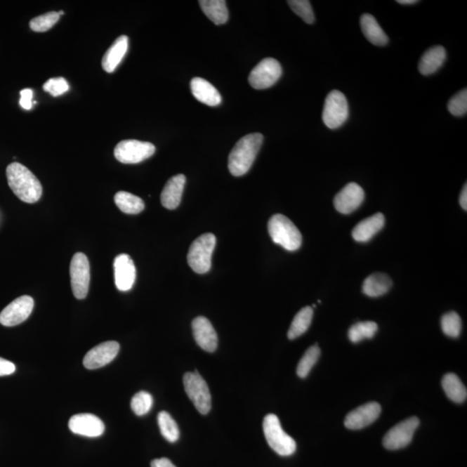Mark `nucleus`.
<instances>
[{
	"label": "nucleus",
	"instance_id": "obj_27",
	"mask_svg": "<svg viewBox=\"0 0 467 467\" xmlns=\"http://www.w3.org/2000/svg\"><path fill=\"white\" fill-rule=\"evenodd\" d=\"M442 387L447 397L457 403L464 402L467 397L466 388L454 373H447L442 379Z\"/></svg>",
	"mask_w": 467,
	"mask_h": 467
},
{
	"label": "nucleus",
	"instance_id": "obj_43",
	"mask_svg": "<svg viewBox=\"0 0 467 467\" xmlns=\"http://www.w3.org/2000/svg\"><path fill=\"white\" fill-rule=\"evenodd\" d=\"M397 2L401 5H414V4L418 3L416 0H398Z\"/></svg>",
	"mask_w": 467,
	"mask_h": 467
},
{
	"label": "nucleus",
	"instance_id": "obj_26",
	"mask_svg": "<svg viewBox=\"0 0 467 467\" xmlns=\"http://www.w3.org/2000/svg\"><path fill=\"white\" fill-rule=\"evenodd\" d=\"M202 11L216 25L225 24L229 20L226 2L224 0H201Z\"/></svg>",
	"mask_w": 467,
	"mask_h": 467
},
{
	"label": "nucleus",
	"instance_id": "obj_4",
	"mask_svg": "<svg viewBox=\"0 0 467 467\" xmlns=\"http://www.w3.org/2000/svg\"><path fill=\"white\" fill-rule=\"evenodd\" d=\"M263 431L268 444L279 455L290 456L296 451V442L283 430L279 418L275 414H269L264 418Z\"/></svg>",
	"mask_w": 467,
	"mask_h": 467
},
{
	"label": "nucleus",
	"instance_id": "obj_33",
	"mask_svg": "<svg viewBox=\"0 0 467 467\" xmlns=\"http://www.w3.org/2000/svg\"><path fill=\"white\" fill-rule=\"evenodd\" d=\"M442 329L448 337L458 338L462 330L461 317L455 312L446 313L442 319Z\"/></svg>",
	"mask_w": 467,
	"mask_h": 467
},
{
	"label": "nucleus",
	"instance_id": "obj_35",
	"mask_svg": "<svg viewBox=\"0 0 467 467\" xmlns=\"http://www.w3.org/2000/svg\"><path fill=\"white\" fill-rule=\"evenodd\" d=\"M153 404V399L148 392L140 391L133 395L131 401V408L137 416H142L147 414L151 410Z\"/></svg>",
	"mask_w": 467,
	"mask_h": 467
},
{
	"label": "nucleus",
	"instance_id": "obj_12",
	"mask_svg": "<svg viewBox=\"0 0 467 467\" xmlns=\"http://www.w3.org/2000/svg\"><path fill=\"white\" fill-rule=\"evenodd\" d=\"M34 308V300L28 295L16 298L0 313V324L12 327L28 319Z\"/></svg>",
	"mask_w": 467,
	"mask_h": 467
},
{
	"label": "nucleus",
	"instance_id": "obj_1",
	"mask_svg": "<svg viewBox=\"0 0 467 467\" xmlns=\"http://www.w3.org/2000/svg\"><path fill=\"white\" fill-rule=\"evenodd\" d=\"M6 177L15 195L25 203L35 204L42 196V185L23 164L17 162L10 164L6 168Z\"/></svg>",
	"mask_w": 467,
	"mask_h": 467
},
{
	"label": "nucleus",
	"instance_id": "obj_11",
	"mask_svg": "<svg viewBox=\"0 0 467 467\" xmlns=\"http://www.w3.org/2000/svg\"><path fill=\"white\" fill-rule=\"evenodd\" d=\"M419 425L420 420L414 416L400 422L384 436V447L388 450H398L408 446L412 442L414 433Z\"/></svg>",
	"mask_w": 467,
	"mask_h": 467
},
{
	"label": "nucleus",
	"instance_id": "obj_14",
	"mask_svg": "<svg viewBox=\"0 0 467 467\" xmlns=\"http://www.w3.org/2000/svg\"><path fill=\"white\" fill-rule=\"evenodd\" d=\"M381 412L382 408L379 403H366L347 414L345 426L350 430H360L372 424L379 417Z\"/></svg>",
	"mask_w": 467,
	"mask_h": 467
},
{
	"label": "nucleus",
	"instance_id": "obj_28",
	"mask_svg": "<svg viewBox=\"0 0 467 467\" xmlns=\"http://www.w3.org/2000/svg\"><path fill=\"white\" fill-rule=\"evenodd\" d=\"M114 203L126 214H139L145 209L144 201L140 197L126 192H119L114 196Z\"/></svg>",
	"mask_w": 467,
	"mask_h": 467
},
{
	"label": "nucleus",
	"instance_id": "obj_5",
	"mask_svg": "<svg viewBox=\"0 0 467 467\" xmlns=\"http://www.w3.org/2000/svg\"><path fill=\"white\" fill-rule=\"evenodd\" d=\"M216 242L215 235L206 233L197 238L190 245L187 260L190 267L197 274H205L210 271Z\"/></svg>",
	"mask_w": 467,
	"mask_h": 467
},
{
	"label": "nucleus",
	"instance_id": "obj_41",
	"mask_svg": "<svg viewBox=\"0 0 467 467\" xmlns=\"http://www.w3.org/2000/svg\"><path fill=\"white\" fill-rule=\"evenodd\" d=\"M152 467H176L173 463L166 458L157 459L151 462Z\"/></svg>",
	"mask_w": 467,
	"mask_h": 467
},
{
	"label": "nucleus",
	"instance_id": "obj_16",
	"mask_svg": "<svg viewBox=\"0 0 467 467\" xmlns=\"http://www.w3.org/2000/svg\"><path fill=\"white\" fill-rule=\"evenodd\" d=\"M70 431L86 437H99L105 431V425L99 417L92 414H78L70 418Z\"/></svg>",
	"mask_w": 467,
	"mask_h": 467
},
{
	"label": "nucleus",
	"instance_id": "obj_19",
	"mask_svg": "<svg viewBox=\"0 0 467 467\" xmlns=\"http://www.w3.org/2000/svg\"><path fill=\"white\" fill-rule=\"evenodd\" d=\"M186 178L185 175L178 174L171 178L162 190V204L168 210H175L180 204L183 192H184Z\"/></svg>",
	"mask_w": 467,
	"mask_h": 467
},
{
	"label": "nucleus",
	"instance_id": "obj_30",
	"mask_svg": "<svg viewBox=\"0 0 467 467\" xmlns=\"http://www.w3.org/2000/svg\"><path fill=\"white\" fill-rule=\"evenodd\" d=\"M158 423L164 438L174 443L179 439L178 426L169 413L162 411L158 414Z\"/></svg>",
	"mask_w": 467,
	"mask_h": 467
},
{
	"label": "nucleus",
	"instance_id": "obj_39",
	"mask_svg": "<svg viewBox=\"0 0 467 467\" xmlns=\"http://www.w3.org/2000/svg\"><path fill=\"white\" fill-rule=\"evenodd\" d=\"M20 104L22 107L25 110H32V97L33 91L32 89L25 88L20 92Z\"/></svg>",
	"mask_w": 467,
	"mask_h": 467
},
{
	"label": "nucleus",
	"instance_id": "obj_42",
	"mask_svg": "<svg viewBox=\"0 0 467 467\" xmlns=\"http://www.w3.org/2000/svg\"><path fill=\"white\" fill-rule=\"evenodd\" d=\"M459 204H461L463 210H467V185L463 187L461 196H459Z\"/></svg>",
	"mask_w": 467,
	"mask_h": 467
},
{
	"label": "nucleus",
	"instance_id": "obj_31",
	"mask_svg": "<svg viewBox=\"0 0 467 467\" xmlns=\"http://www.w3.org/2000/svg\"><path fill=\"white\" fill-rule=\"evenodd\" d=\"M379 330L376 323L372 321L360 322L350 328L348 337L351 342L358 343L366 338H372Z\"/></svg>",
	"mask_w": 467,
	"mask_h": 467
},
{
	"label": "nucleus",
	"instance_id": "obj_3",
	"mask_svg": "<svg viewBox=\"0 0 467 467\" xmlns=\"http://www.w3.org/2000/svg\"><path fill=\"white\" fill-rule=\"evenodd\" d=\"M269 235L275 244L282 246L287 251H295L301 248L302 235L294 223L282 214H276L269 219Z\"/></svg>",
	"mask_w": 467,
	"mask_h": 467
},
{
	"label": "nucleus",
	"instance_id": "obj_32",
	"mask_svg": "<svg viewBox=\"0 0 467 467\" xmlns=\"http://www.w3.org/2000/svg\"><path fill=\"white\" fill-rule=\"evenodd\" d=\"M320 357V349L317 346H313L305 351L304 356L302 357L300 362L298 364L297 375L301 379H305L308 376L313 366L316 364Z\"/></svg>",
	"mask_w": 467,
	"mask_h": 467
},
{
	"label": "nucleus",
	"instance_id": "obj_37",
	"mask_svg": "<svg viewBox=\"0 0 467 467\" xmlns=\"http://www.w3.org/2000/svg\"><path fill=\"white\" fill-rule=\"evenodd\" d=\"M448 111L454 117H464L467 112V91L466 88L456 93L449 100L447 105Z\"/></svg>",
	"mask_w": 467,
	"mask_h": 467
},
{
	"label": "nucleus",
	"instance_id": "obj_15",
	"mask_svg": "<svg viewBox=\"0 0 467 467\" xmlns=\"http://www.w3.org/2000/svg\"><path fill=\"white\" fill-rule=\"evenodd\" d=\"M119 350V343L107 341L93 347L85 355L84 365L88 369L104 367L117 357Z\"/></svg>",
	"mask_w": 467,
	"mask_h": 467
},
{
	"label": "nucleus",
	"instance_id": "obj_21",
	"mask_svg": "<svg viewBox=\"0 0 467 467\" xmlns=\"http://www.w3.org/2000/svg\"><path fill=\"white\" fill-rule=\"evenodd\" d=\"M386 218L382 213L362 220L353 230V237L358 242H367L383 229Z\"/></svg>",
	"mask_w": 467,
	"mask_h": 467
},
{
	"label": "nucleus",
	"instance_id": "obj_9",
	"mask_svg": "<svg viewBox=\"0 0 467 467\" xmlns=\"http://www.w3.org/2000/svg\"><path fill=\"white\" fill-rule=\"evenodd\" d=\"M71 287L74 297L84 300L87 297L91 282V266L84 253H77L70 263Z\"/></svg>",
	"mask_w": 467,
	"mask_h": 467
},
{
	"label": "nucleus",
	"instance_id": "obj_2",
	"mask_svg": "<svg viewBox=\"0 0 467 467\" xmlns=\"http://www.w3.org/2000/svg\"><path fill=\"white\" fill-rule=\"evenodd\" d=\"M263 142L261 133H250L242 138L229 156V170L235 177H241L251 168Z\"/></svg>",
	"mask_w": 467,
	"mask_h": 467
},
{
	"label": "nucleus",
	"instance_id": "obj_23",
	"mask_svg": "<svg viewBox=\"0 0 467 467\" xmlns=\"http://www.w3.org/2000/svg\"><path fill=\"white\" fill-rule=\"evenodd\" d=\"M447 58L446 50L442 46H436L428 48L420 60L419 70L423 76L435 74L444 65Z\"/></svg>",
	"mask_w": 467,
	"mask_h": 467
},
{
	"label": "nucleus",
	"instance_id": "obj_6",
	"mask_svg": "<svg viewBox=\"0 0 467 467\" xmlns=\"http://www.w3.org/2000/svg\"><path fill=\"white\" fill-rule=\"evenodd\" d=\"M186 394L202 414H207L211 409V395L206 382L197 371L187 372L184 376Z\"/></svg>",
	"mask_w": 467,
	"mask_h": 467
},
{
	"label": "nucleus",
	"instance_id": "obj_13",
	"mask_svg": "<svg viewBox=\"0 0 467 467\" xmlns=\"http://www.w3.org/2000/svg\"><path fill=\"white\" fill-rule=\"evenodd\" d=\"M364 197V189L357 183H350L336 195L335 209L342 214H350L361 206Z\"/></svg>",
	"mask_w": 467,
	"mask_h": 467
},
{
	"label": "nucleus",
	"instance_id": "obj_8",
	"mask_svg": "<svg viewBox=\"0 0 467 467\" xmlns=\"http://www.w3.org/2000/svg\"><path fill=\"white\" fill-rule=\"evenodd\" d=\"M156 148L150 142L136 140H122L114 148V154L123 164H138L151 158Z\"/></svg>",
	"mask_w": 467,
	"mask_h": 467
},
{
	"label": "nucleus",
	"instance_id": "obj_34",
	"mask_svg": "<svg viewBox=\"0 0 467 467\" xmlns=\"http://www.w3.org/2000/svg\"><path fill=\"white\" fill-rule=\"evenodd\" d=\"M60 20V15L57 12H51L41 16L36 17L29 22V28L35 32H46L53 27Z\"/></svg>",
	"mask_w": 467,
	"mask_h": 467
},
{
	"label": "nucleus",
	"instance_id": "obj_29",
	"mask_svg": "<svg viewBox=\"0 0 467 467\" xmlns=\"http://www.w3.org/2000/svg\"><path fill=\"white\" fill-rule=\"evenodd\" d=\"M313 316V309L310 306L302 308L300 312L295 315L292 324L289 328L287 337L289 339H295L302 334H304L311 326Z\"/></svg>",
	"mask_w": 467,
	"mask_h": 467
},
{
	"label": "nucleus",
	"instance_id": "obj_20",
	"mask_svg": "<svg viewBox=\"0 0 467 467\" xmlns=\"http://www.w3.org/2000/svg\"><path fill=\"white\" fill-rule=\"evenodd\" d=\"M190 89L194 97L205 105L216 107L222 103V97L218 89L203 78H193L190 81Z\"/></svg>",
	"mask_w": 467,
	"mask_h": 467
},
{
	"label": "nucleus",
	"instance_id": "obj_38",
	"mask_svg": "<svg viewBox=\"0 0 467 467\" xmlns=\"http://www.w3.org/2000/svg\"><path fill=\"white\" fill-rule=\"evenodd\" d=\"M69 88L68 82L63 77L51 78L44 84V91L54 97L63 95Z\"/></svg>",
	"mask_w": 467,
	"mask_h": 467
},
{
	"label": "nucleus",
	"instance_id": "obj_7",
	"mask_svg": "<svg viewBox=\"0 0 467 467\" xmlns=\"http://www.w3.org/2000/svg\"><path fill=\"white\" fill-rule=\"evenodd\" d=\"M349 117L348 102L338 91H331L327 97L323 110V121L330 129H337L345 124Z\"/></svg>",
	"mask_w": 467,
	"mask_h": 467
},
{
	"label": "nucleus",
	"instance_id": "obj_18",
	"mask_svg": "<svg viewBox=\"0 0 467 467\" xmlns=\"http://www.w3.org/2000/svg\"><path fill=\"white\" fill-rule=\"evenodd\" d=\"M194 338L197 345L208 353H214L218 348V334L210 320L204 317H197L192 322Z\"/></svg>",
	"mask_w": 467,
	"mask_h": 467
},
{
	"label": "nucleus",
	"instance_id": "obj_24",
	"mask_svg": "<svg viewBox=\"0 0 467 467\" xmlns=\"http://www.w3.org/2000/svg\"><path fill=\"white\" fill-rule=\"evenodd\" d=\"M360 24L362 33L369 42L377 46H386L388 37L372 15L368 13L362 15Z\"/></svg>",
	"mask_w": 467,
	"mask_h": 467
},
{
	"label": "nucleus",
	"instance_id": "obj_22",
	"mask_svg": "<svg viewBox=\"0 0 467 467\" xmlns=\"http://www.w3.org/2000/svg\"><path fill=\"white\" fill-rule=\"evenodd\" d=\"M128 50L129 37L124 35L119 37L104 55L102 62L103 70L107 73L114 72L124 58Z\"/></svg>",
	"mask_w": 467,
	"mask_h": 467
},
{
	"label": "nucleus",
	"instance_id": "obj_40",
	"mask_svg": "<svg viewBox=\"0 0 467 467\" xmlns=\"http://www.w3.org/2000/svg\"><path fill=\"white\" fill-rule=\"evenodd\" d=\"M16 371L13 362L0 357V376L12 375Z\"/></svg>",
	"mask_w": 467,
	"mask_h": 467
},
{
	"label": "nucleus",
	"instance_id": "obj_17",
	"mask_svg": "<svg viewBox=\"0 0 467 467\" xmlns=\"http://www.w3.org/2000/svg\"><path fill=\"white\" fill-rule=\"evenodd\" d=\"M114 282L117 289L126 292L132 289L136 279V268L129 255L121 254L114 261Z\"/></svg>",
	"mask_w": 467,
	"mask_h": 467
},
{
	"label": "nucleus",
	"instance_id": "obj_36",
	"mask_svg": "<svg viewBox=\"0 0 467 467\" xmlns=\"http://www.w3.org/2000/svg\"><path fill=\"white\" fill-rule=\"evenodd\" d=\"M287 3H289L293 12L300 16L306 24L312 25L315 23V13H313L311 3L308 0H290Z\"/></svg>",
	"mask_w": 467,
	"mask_h": 467
},
{
	"label": "nucleus",
	"instance_id": "obj_44",
	"mask_svg": "<svg viewBox=\"0 0 467 467\" xmlns=\"http://www.w3.org/2000/svg\"><path fill=\"white\" fill-rule=\"evenodd\" d=\"M58 13H59L60 16H61V15L65 14V13H63V11H60V12Z\"/></svg>",
	"mask_w": 467,
	"mask_h": 467
},
{
	"label": "nucleus",
	"instance_id": "obj_25",
	"mask_svg": "<svg viewBox=\"0 0 467 467\" xmlns=\"http://www.w3.org/2000/svg\"><path fill=\"white\" fill-rule=\"evenodd\" d=\"M392 284L393 283L390 276L376 272L365 279L362 284V293L369 297H380L390 291Z\"/></svg>",
	"mask_w": 467,
	"mask_h": 467
},
{
	"label": "nucleus",
	"instance_id": "obj_10",
	"mask_svg": "<svg viewBox=\"0 0 467 467\" xmlns=\"http://www.w3.org/2000/svg\"><path fill=\"white\" fill-rule=\"evenodd\" d=\"M282 74V65L277 60L265 58L258 63L250 73L249 84L255 89H266L275 85Z\"/></svg>",
	"mask_w": 467,
	"mask_h": 467
}]
</instances>
